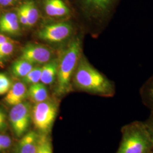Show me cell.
I'll return each mask as SVG.
<instances>
[{
	"instance_id": "cell-1",
	"label": "cell",
	"mask_w": 153,
	"mask_h": 153,
	"mask_svg": "<svg viewBox=\"0 0 153 153\" xmlns=\"http://www.w3.org/2000/svg\"><path fill=\"white\" fill-rule=\"evenodd\" d=\"M74 81L82 91L104 97L115 93L114 84L96 69L82 55L74 71Z\"/></svg>"
},
{
	"instance_id": "cell-2",
	"label": "cell",
	"mask_w": 153,
	"mask_h": 153,
	"mask_svg": "<svg viewBox=\"0 0 153 153\" xmlns=\"http://www.w3.org/2000/svg\"><path fill=\"white\" fill-rule=\"evenodd\" d=\"M82 55L81 38L76 36L69 44L58 64L57 74L58 94H63L69 91L71 77Z\"/></svg>"
},
{
	"instance_id": "cell-3",
	"label": "cell",
	"mask_w": 153,
	"mask_h": 153,
	"mask_svg": "<svg viewBox=\"0 0 153 153\" xmlns=\"http://www.w3.org/2000/svg\"><path fill=\"white\" fill-rule=\"evenodd\" d=\"M152 144L149 131L141 126H131L125 131L117 153H149Z\"/></svg>"
},
{
	"instance_id": "cell-4",
	"label": "cell",
	"mask_w": 153,
	"mask_h": 153,
	"mask_svg": "<svg viewBox=\"0 0 153 153\" xmlns=\"http://www.w3.org/2000/svg\"><path fill=\"white\" fill-rule=\"evenodd\" d=\"M82 11L90 20L99 23L112 16L123 0H79Z\"/></svg>"
},
{
	"instance_id": "cell-5",
	"label": "cell",
	"mask_w": 153,
	"mask_h": 153,
	"mask_svg": "<svg viewBox=\"0 0 153 153\" xmlns=\"http://www.w3.org/2000/svg\"><path fill=\"white\" fill-rule=\"evenodd\" d=\"M57 107L51 100L35 103L31 109V119L35 128L42 134L51 131L56 117Z\"/></svg>"
},
{
	"instance_id": "cell-6",
	"label": "cell",
	"mask_w": 153,
	"mask_h": 153,
	"mask_svg": "<svg viewBox=\"0 0 153 153\" xmlns=\"http://www.w3.org/2000/svg\"><path fill=\"white\" fill-rule=\"evenodd\" d=\"M31 109L30 103L24 101L13 106L10 110L9 121L16 137H22L27 131L32 120Z\"/></svg>"
},
{
	"instance_id": "cell-7",
	"label": "cell",
	"mask_w": 153,
	"mask_h": 153,
	"mask_svg": "<svg viewBox=\"0 0 153 153\" xmlns=\"http://www.w3.org/2000/svg\"><path fill=\"white\" fill-rule=\"evenodd\" d=\"M73 31L70 24L65 22L56 23L45 26L39 31V38L52 43L61 42L69 37Z\"/></svg>"
},
{
	"instance_id": "cell-8",
	"label": "cell",
	"mask_w": 153,
	"mask_h": 153,
	"mask_svg": "<svg viewBox=\"0 0 153 153\" xmlns=\"http://www.w3.org/2000/svg\"><path fill=\"white\" fill-rule=\"evenodd\" d=\"M52 58V51L44 45L28 44L22 51L21 59L33 65L44 64L49 62Z\"/></svg>"
},
{
	"instance_id": "cell-9",
	"label": "cell",
	"mask_w": 153,
	"mask_h": 153,
	"mask_svg": "<svg viewBox=\"0 0 153 153\" xmlns=\"http://www.w3.org/2000/svg\"><path fill=\"white\" fill-rule=\"evenodd\" d=\"M27 97V89L25 83L18 82L12 85L5 98L6 103L11 106H14L24 102Z\"/></svg>"
},
{
	"instance_id": "cell-10",
	"label": "cell",
	"mask_w": 153,
	"mask_h": 153,
	"mask_svg": "<svg viewBox=\"0 0 153 153\" xmlns=\"http://www.w3.org/2000/svg\"><path fill=\"white\" fill-rule=\"evenodd\" d=\"M18 143L16 153H36L38 145L39 135L35 131L25 133Z\"/></svg>"
},
{
	"instance_id": "cell-11",
	"label": "cell",
	"mask_w": 153,
	"mask_h": 153,
	"mask_svg": "<svg viewBox=\"0 0 153 153\" xmlns=\"http://www.w3.org/2000/svg\"><path fill=\"white\" fill-rule=\"evenodd\" d=\"M44 10L52 17H62L70 13V10L63 0H45Z\"/></svg>"
},
{
	"instance_id": "cell-12",
	"label": "cell",
	"mask_w": 153,
	"mask_h": 153,
	"mask_svg": "<svg viewBox=\"0 0 153 153\" xmlns=\"http://www.w3.org/2000/svg\"><path fill=\"white\" fill-rule=\"evenodd\" d=\"M27 96L33 103H38L47 100L48 94L45 85L38 82L31 85L27 90Z\"/></svg>"
},
{
	"instance_id": "cell-13",
	"label": "cell",
	"mask_w": 153,
	"mask_h": 153,
	"mask_svg": "<svg viewBox=\"0 0 153 153\" xmlns=\"http://www.w3.org/2000/svg\"><path fill=\"white\" fill-rule=\"evenodd\" d=\"M58 63L52 61L46 63L42 71L40 81L44 85H51L55 81L57 74Z\"/></svg>"
},
{
	"instance_id": "cell-14",
	"label": "cell",
	"mask_w": 153,
	"mask_h": 153,
	"mask_svg": "<svg viewBox=\"0 0 153 153\" xmlns=\"http://www.w3.org/2000/svg\"><path fill=\"white\" fill-rule=\"evenodd\" d=\"M26 12L28 27H33L38 21L39 17L38 9L33 0H26L22 4Z\"/></svg>"
},
{
	"instance_id": "cell-15",
	"label": "cell",
	"mask_w": 153,
	"mask_h": 153,
	"mask_svg": "<svg viewBox=\"0 0 153 153\" xmlns=\"http://www.w3.org/2000/svg\"><path fill=\"white\" fill-rule=\"evenodd\" d=\"M33 68V64L27 61L20 59L13 64L11 71L14 76L23 78Z\"/></svg>"
},
{
	"instance_id": "cell-16",
	"label": "cell",
	"mask_w": 153,
	"mask_h": 153,
	"mask_svg": "<svg viewBox=\"0 0 153 153\" xmlns=\"http://www.w3.org/2000/svg\"><path fill=\"white\" fill-rule=\"evenodd\" d=\"M52 153V146L50 138L45 134L39 135L38 145L36 153Z\"/></svg>"
},
{
	"instance_id": "cell-17",
	"label": "cell",
	"mask_w": 153,
	"mask_h": 153,
	"mask_svg": "<svg viewBox=\"0 0 153 153\" xmlns=\"http://www.w3.org/2000/svg\"><path fill=\"white\" fill-rule=\"evenodd\" d=\"M17 15L14 13H7L0 18V32L4 33L6 29L14 23L18 22Z\"/></svg>"
},
{
	"instance_id": "cell-18",
	"label": "cell",
	"mask_w": 153,
	"mask_h": 153,
	"mask_svg": "<svg viewBox=\"0 0 153 153\" xmlns=\"http://www.w3.org/2000/svg\"><path fill=\"white\" fill-rule=\"evenodd\" d=\"M42 67L36 66L28 73L27 75L23 78V81L25 83L33 85L40 81Z\"/></svg>"
},
{
	"instance_id": "cell-19",
	"label": "cell",
	"mask_w": 153,
	"mask_h": 153,
	"mask_svg": "<svg viewBox=\"0 0 153 153\" xmlns=\"http://www.w3.org/2000/svg\"><path fill=\"white\" fill-rule=\"evenodd\" d=\"M142 95L148 103L153 107V75L144 85Z\"/></svg>"
},
{
	"instance_id": "cell-20",
	"label": "cell",
	"mask_w": 153,
	"mask_h": 153,
	"mask_svg": "<svg viewBox=\"0 0 153 153\" xmlns=\"http://www.w3.org/2000/svg\"><path fill=\"white\" fill-rule=\"evenodd\" d=\"M12 86L10 79L5 74L0 73V95L7 93Z\"/></svg>"
},
{
	"instance_id": "cell-21",
	"label": "cell",
	"mask_w": 153,
	"mask_h": 153,
	"mask_svg": "<svg viewBox=\"0 0 153 153\" xmlns=\"http://www.w3.org/2000/svg\"><path fill=\"white\" fill-rule=\"evenodd\" d=\"M13 42H6L0 44V60L9 56L14 51Z\"/></svg>"
},
{
	"instance_id": "cell-22",
	"label": "cell",
	"mask_w": 153,
	"mask_h": 153,
	"mask_svg": "<svg viewBox=\"0 0 153 153\" xmlns=\"http://www.w3.org/2000/svg\"><path fill=\"white\" fill-rule=\"evenodd\" d=\"M17 16L19 20V22H20L23 25L28 27V21L27 16L26 14V12L24 9V7L22 5L19 7V8L17 10Z\"/></svg>"
},
{
	"instance_id": "cell-23",
	"label": "cell",
	"mask_w": 153,
	"mask_h": 153,
	"mask_svg": "<svg viewBox=\"0 0 153 153\" xmlns=\"http://www.w3.org/2000/svg\"><path fill=\"white\" fill-rule=\"evenodd\" d=\"M11 138L9 136L0 134V152L10 146Z\"/></svg>"
},
{
	"instance_id": "cell-24",
	"label": "cell",
	"mask_w": 153,
	"mask_h": 153,
	"mask_svg": "<svg viewBox=\"0 0 153 153\" xmlns=\"http://www.w3.org/2000/svg\"><path fill=\"white\" fill-rule=\"evenodd\" d=\"M5 113L4 111L0 107V131H4L6 128V120Z\"/></svg>"
},
{
	"instance_id": "cell-25",
	"label": "cell",
	"mask_w": 153,
	"mask_h": 153,
	"mask_svg": "<svg viewBox=\"0 0 153 153\" xmlns=\"http://www.w3.org/2000/svg\"><path fill=\"white\" fill-rule=\"evenodd\" d=\"M16 0H0V5L3 7H8L14 5Z\"/></svg>"
},
{
	"instance_id": "cell-26",
	"label": "cell",
	"mask_w": 153,
	"mask_h": 153,
	"mask_svg": "<svg viewBox=\"0 0 153 153\" xmlns=\"http://www.w3.org/2000/svg\"><path fill=\"white\" fill-rule=\"evenodd\" d=\"M6 42H13V41L10 38L0 33V44H3Z\"/></svg>"
},
{
	"instance_id": "cell-27",
	"label": "cell",
	"mask_w": 153,
	"mask_h": 153,
	"mask_svg": "<svg viewBox=\"0 0 153 153\" xmlns=\"http://www.w3.org/2000/svg\"><path fill=\"white\" fill-rule=\"evenodd\" d=\"M148 131H149V135L150 137L152 143V144H153V125L150 126Z\"/></svg>"
}]
</instances>
